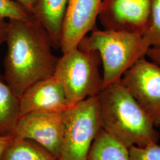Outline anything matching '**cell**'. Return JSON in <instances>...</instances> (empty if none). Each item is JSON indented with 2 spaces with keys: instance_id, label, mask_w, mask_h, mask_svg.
I'll list each match as a JSON object with an SVG mask.
<instances>
[{
  "instance_id": "9a60e30c",
  "label": "cell",
  "mask_w": 160,
  "mask_h": 160,
  "mask_svg": "<svg viewBox=\"0 0 160 160\" xmlns=\"http://www.w3.org/2000/svg\"><path fill=\"white\" fill-rule=\"evenodd\" d=\"M143 37L151 47L160 48V0H151L148 24Z\"/></svg>"
},
{
  "instance_id": "7a4b0ae2",
  "label": "cell",
  "mask_w": 160,
  "mask_h": 160,
  "mask_svg": "<svg viewBox=\"0 0 160 160\" xmlns=\"http://www.w3.org/2000/svg\"><path fill=\"white\" fill-rule=\"evenodd\" d=\"M102 128L127 148L157 143L159 134L148 115L120 81L98 94Z\"/></svg>"
},
{
  "instance_id": "5b68a950",
  "label": "cell",
  "mask_w": 160,
  "mask_h": 160,
  "mask_svg": "<svg viewBox=\"0 0 160 160\" xmlns=\"http://www.w3.org/2000/svg\"><path fill=\"white\" fill-rule=\"evenodd\" d=\"M97 96L76 103L63 112L64 134L58 160L87 159L93 141L102 129Z\"/></svg>"
},
{
  "instance_id": "7c38bea8",
  "label": "cell",
  "mask_w": 160,
  "mask_h": 160,
  "mask_svg": "<svg viewBox=\"0 0 160 160\" xmlns=\"http://www.w3.org/2000/svg\"><path fill=\"white\" fill-rule=\"evenodd\" d=\"M86 160H131L129 148L102 129L92 143Z\"/></svg>"
},
{
  "instance_id": "6da1fadb",
  "label": "cell",
  "mask_w": 160,
  "mask_h": 160,
  "mask_svg": "<svg viewBox=\"0 0 160 160\" xmlns=\"http://www.w3.org/2000/svg\"><path fill=\"white\" fill-rule=\"evenodd\" d=\"M6 43L3 79L18 98L35 82L53 76L59 58L48 33L32 15L8 20Z\"/></svg>"
},
{
  "instance_id": "9c48e42d",
  "label": "cell",
  "mask_w": 160,
  "mask_h": 160,
  "mask_svg": "<svg viewBox=\"0 0 160 160\" xmlns=\"http://www.w3.org/2000/svg\"><path fill=\"white\" fill-rule=\"evenodd\" d=\"M102 0H69L59 49L62 53L78 46L81 40L97 28Z\"/></svg>"
},
{
  "instance_id": "5bb4252c",
  "label": "cell",
  "mask_w": 160,
  "mask_h": 160,
  "mask_svg": "<svg viewBox=\"0 0 160 160\" xmlns=\"http://www.w3.org/2000/svg\"><path fill=\"white\" fill-rule=\"evenodd\" d=\"M20 117L19 98L0 77V136L12 135Z\"/></svg>"
},
{
  "instance_id": "8fae6325",
  "label": "cell",
  "mask_w": 160,
  "mask_h": 160,
  "mask_svg": "<svg viewBox=\"0 0 160 160\" xmlns=\"http://www.w3.org/2000/svg\"><path fill=\"white\" fill-rule=\"evenodd\" d=\"M69 0H34L30 14L45 29L53 49H59Z\"/></svg>"
},
{
  "instance_id": "e0dca14e",
  "label": "cell",
  "mask_w": 160,
  "mask_h": 160,
  "mask_svg": "<svg viewBox=\"0 0 160 160\" xmlns=\"http://www.w3.org/2000/svg\"><path fill=\"white\" fill-rule=\"evenodd\" d=\"M129 152L131 160H160V146L157 143L145 147L132 146Z\"/></svg>"
},
{
  "instance_id": "277c9868",
  "label": "cell",
  "mask_w": 160,
  "mask_h": 160,
  "mask_svg": "<svg viewBox=\"0 0 160 160\" xmlns=\"http://www.w3.org/2000/svg\"><path fill=\"white\" fill-rule=\"evenodd\" d=\"M62 53L53 77L63 87L70 106L98 96L103 87L98 52L83 51L77 46Z\"/></svg>"
},
{
  "instance_id": "ffe728a7",
  "label": "cell",
  "mask_w": 160,
  "mask_h": 160,
  "mask_svg": "<svg viewBox=\"0 0 160 160\" xmlns=\"http://www.w3.org/2000/svg\"><path fill=\"white\" fill-rule=\"evenodd\" d=\"M12 138V135L2 137L0 136V160L1 158L2 154L4 152V150L6 148L7 145L10 142Z\"/></svg>"
},
{
  "instance_id": "d6986e66",
  "label": "cell",
  "mask_w": 160,
  "mask_h": 160,
  "mask_svg": "<svg viewBox=\"0 0 160 160\" xmlns=\"http://www.w3.org/2000/svg\"><path fill=\"white\" fill-rule=\"evenodd\" d=\"M7 29L8 22H6L5 19L0 18V48L4 43L6 42ZM0 77H1V74Z\"/></svg>"
},
{
  "instance_id": "52a82bcc",
  "label": "cell",
  "mask_w": 160,
  "mask_h": 160,
  "mask_svg": "<svg viewBox=\"0 0 160 160\" xmlns=\"http://www.w3.org/2000/svg\"><path fill=\"white\" fill-rule=\"evenodd\" d=\"M151 0H102L98 20L103 29L143 36L148 24Z\"/></svg>"
},
{
  "instance_id": "2e32d148",
  "label": "cell",
  "mask_w": 160,
  "mask_h": 160,
  "mask_svg": "<svg viewBox=\"0 0 160 160\" xmlns=\"http://www.w3.org/2000/svg\"><path fill=\"white\" fill-rule=\"evenodd\" d=\"M31 14L17 1L0 0V18L9 20H23Z\"/></svg>"
},
{
  "instance_id": "ba28073f",
  "label": "cell",
  "mask_w": 160,
  "mask_h": 160,
  "mask_svg": "<svg viewBox=\"0 0 160 160\" xmlns=\"http://www.w3.org/2000/svg\"><path fill=\"white\" fill-rule=\"evenodd\" d=\"M63 134V113L33 112L20 116L12 135L34 141L58 158Z\"/></svg>"
},
{
  "instance_id": "30bf717a",
  "label": "cell",
  "mask_w": 160,
  "mask_h": 160,
  "mask_svg": "<svg viewBox=\"0 0 160 160\" xmlns=\"http://www.w3.org/2000/svg\"><path fill=\"white\" fill-rule=\"evenodd\" d=\"M20 116L33 112L63 113L70 106L63 87L52 76L35 82L19 97Z\"/></svg>"
},
{
  "instance_id": "8992f818",
  "label": "cell",
  "mask_w": 160,
  "mask_h": 160,
  "mask_svg": "<svg viewBox=\"0 0 160 160\" xmlns=\"http://www.w3.org/2000/svg\"><path fill=\"white\" fill-rule=\"evenodd\" d=\"M120 81L155 126L160 125V65L143 58L126 71Z\"/></svg>"
},
{
  "instance_id": "44dd1931",
  "label": "cell",
  "mask_w": 160,
  "mask_h": 160,
  "mask_svg": "<svg viewBox=\"0 0 160 160\" xmlns=\"http://www.w3.org/2000/svg\"><path fill=\"white\" fill-rule=\"evenodd\" d=\"M16 1L23 6L30 14L34 4V0H16Z\"/></svg>"
},
{
  "instance_id": "3957f363",
  "label": "cell",
  "mask_w": 160,
  "mask_h": 160,
  "mask_svg": "<svg viewBox=\"0 0 160 160\" xmlns=\"http://www.w3.org/2000/svg\"><path fill=\"white\" fill-rule=\"evenodd\" d=\"M77 47L99 54L103 67V88L120 81L129 69L146 57L151 48L142 35L97 28L83 38Z\"/></svg>"
},
{
  "instance_id": "4fadbf2b",
  "label": "cell",
  "mask_w": 160,
  "mask_h": 160,
  "mask_svg": "<svg viewBox=\"0 0 160 160\" xmlns=\"http://www.w3.org/2000/svg\"><path fill=\"white\" fill-rule=\"evenodd\" d=\"M0 160H58V158L34 141L12 136Z\"/></svg>"
},
{
  "instance_id": "ac0fdd59",
  "label": "cell",
  "mask_w": 160,
  "mask_h": 160,
  "mask_svg": "<svg viewBox=\"0 0 160 160\" xmlns=\"http://www.w3.org/2000/svg\"><path fill=\"white\" fill-rule=\"evenodd\" d=\"M146 57L160 65V48L151 47L147 52Z\"/></svg>"
}]
</instances>
